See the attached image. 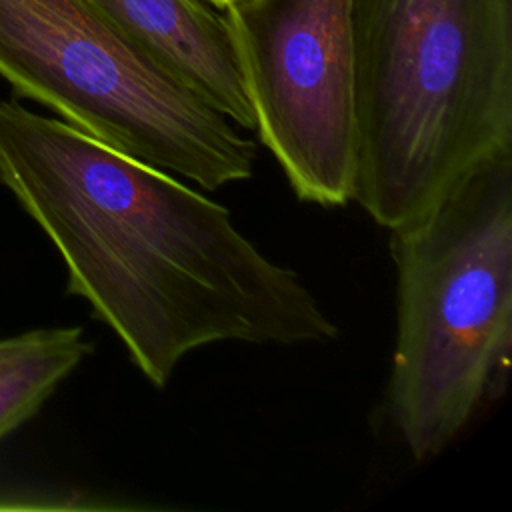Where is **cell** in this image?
<instances>
[{"instance_id": "cell-1", "label": "cell", "mask_w": 512, "mask_h": 512, "mask_svg": "<svg viewBox=\"0 0 512 512\" xmlns=\"http://www.w3.org/2000/svg\"><path fill=\"white\" fill-rule=\"evenodd\" d=\"M0 184L58 250L68 292L156 388L214 342L338 338L298 274L264 256L226 206L14 98L0 100Z\"/></svg>"}, {"instance_id": "cell-2", "label": "cell", "mask_w": 512, "mask_h": 512, "mask_svg": "<svg viewBox=\"0 0 512 512\" xmlns=\"http://www.w3.org/2000/svg\"><path fill=\"white\" fill-rule=\"evenodd\" d=\"M356 178L382 228L512 152V0H352Z\"/></svg>"}, {"instance_id": "cell-3", "label": "cell", "mask_w": 512, "mask_h": 512, "mask_svg": "<svg viewBox=\"0 0 512 512\" xmlns=\"http://www.w3.org/2000/svg\"><path fill=\"white\" fill-rule=\"evenodd\" d=\"M396 340L388 416L416 462L446 450L506 384L512 344V152L390 230Z\"/></svg>"}, {"instance_id": "cell-4", "label": "cell", "mask_w": 512, "mask_h": 512, "mask_svg": "<svg viewBox=\"0 0 512 512\" xmlns=\"http://www.w3.org/2000/svg\"><path fill=\"white\" fill-rule=\"evenodd\" d=\"M0 78L94 140L204 190L252 176L254 140L88 0H0Z\"/></svg>"}, {"instance_id": "cell-5", "label": "cell", "mask_w": 512, "mask_h": 512, "mask_svg": "<svg viewBox=\"0 0 512 512\" xmlns=\"http://www.w3.org/2000/svg\"><path fill=\"white\" fill-rule=\"evenodd\" d=\"M352 0H252L224 10L260 142L302 202L352 200Z\"/></svg>"}, {"instance_id": "cell-6", "label": "cell", "mask_w": 512, "mask_h": 512, "mask_svg": "<svg viewBox=\"0 0 512 512\" xmlns=\"http://www.w3.org/2000/svg\"><path fill=\"white\" fill-rule=\"evenodd\" d=\"M128 42L242 130H254L234 38L208 0H88Z\"/></svg>"}, {"instance_id": "cell-7", "label": "cell", "mask_w": 512, "mask_h": 512, "mask_svg": "<svg viewBox=\"0 0 512 512\" xmlns=\"http://www.w3.org/2000/svg\"><path fill=\"white\" fill-rule=\"evenodd\" d=\"M92 350L80 326L0 338V440L28 422Z\"/></svg>"}, {"instance_id": "cell-8", "label": "cell", "mask_w": 512, "mask_h": 512, "mask_svg": "<svg viewBox=\"0 0 512 512\" xmlns=\"http://www.w3.org/2000/svg\"><path fill=\"white\" fill-rule=\"evenodd\" d=\"M214 8H218V10H230V8H236V6H244V4H248V2H252V0H208Z\"/></svg>"}]
</instances>
